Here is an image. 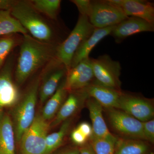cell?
I'll return each mask as SVG.
<instances>
[{
	"label": "cell",
	"instance_id": "6da1fadb",
	"mask_svg": "<svg viewBox=\"0 0 154 154\" xmlns=\"http://www.w3.org/2000/svg\"><path fill=\"white\" fill-rule=\"evenodd\" d=\"M59 45L38 41L28 34L23 35L15 71L17 85H22L37 70L54 59Z\"/></svg>",
	"mask_w": 154,
	"mask_h": 154
},
{
	"label": "cell",
	"instance_id": "7a4b0ae2",
	"mask_svg": "<svg viewBox=\"0 0 154 154\" xmlns=\"http://www.w3.org/2000/svg\"><path fill=\"white\" fill-rule=\"evenodd\" d=\"M11 14L31 36L38 41L54 43L55 32L51 25L27 1H17L11 9Z\"/></svg>",
	"mask_w": 154,
	"mask_h": 154
},
{
	"label": "cell",
	"instance_id": "3957f363",
	"mask_svg": "<svg viewBox=\"0 0 154 154\" xmlns=\"http://www.w3.org/2000/svg\"><path fill=\"white\" fill-rule=\"evenodd\" d=\"M40 82V79H36L13 108L11 119L15 139L18 143L20 142L22 134L31 125L36 116L35 109Z\"/></svg>",
	"mask_w": 154,
	"mask_h": 154
},
{
	"label": "cell",
	"instance_id": "277c9868",
	"mask_svg": "<svg viewBox=\"0 0 154 154\" xmlns=\"http://www.w3.org/2000/svg\"><path fill=\"white\" fill-rule=\"evenodd\" d=\"M95 28L88 17L80 15L75 28L58 46L54 58L64 66L67 71L70 69L72 60L77 49Z\"/></svg>",
	"mask_w": 154,
	"mask_h": 154
},
{
	"label": "cell",
	"instance_id": "5b68a950",
	"mask_svg": "<svg viewBox=\"0 0 154 154\" xmlns=\"http://www.w3.org/2000/svg\"><path fill=\"white\" fill-rule=\"evenodd\" d=\"M49 124L41 114L36 115L33 122L22 134L19 144L21 154H45Z\"/></svg>",
	"mask_w": 154,
	"mask_h": 154
},
{
	"label": "cell",
	"instance_id": "8992f818",
	"mask_svg": "<svg viewBox=\"0 0 154 154\" xmlns=\"http://www.w3.org/2000/svg\"><path fill=\"white\" fill-rule=\"evenodd\" d=\"M91 62L96 82L107 88L121 91L119 76L122 68L119 62L113 60L107 54L91 58Z\"/></svg>",
	"mask_w": 154,
	"mask_h": 154
},
{
	"label": "cell",
	"instance_id": "52a82bcc",
	"mask_svg": "<svg viewBox=\"0 0 154 154\" xmlns=\"http://www.w3.org/2000/svg\"><path fill=\"white\" fill-rule=\"evenodd\" d=\"M121 9L110 5L106 1H91L89 21L96 28L114 26L128 19Z\"/></svg>",
	"mask_w": 154,
	"mask_h": 154
},
{
	"label": "cell",
	"instance_id": "ba28073f",
	"mask_svg": "<svg viewBox=\"0 0 154 154\" xmlns=\"http://www.w3.org/2000/svg\"><path fill=\"white\" fill-rule=\"evenodd\" d=\"M13 60H10L0 70V121L5 110L13 108L21 99L20 91L13 79Z\"/></svg>",
	"mask_w": 154,
	"mask_h": 154
},
{
	"label": "cell",
	"instance_id": "9c48e42d",
	"mask_svg": "<svg viewBox=\"0 0 154 154\" xmlns=\"http://www.w3.org/2000/svg\"><path fill=\"white\" fill-rule=\"evenodd\" d=\"M116 109L128 113L142 122L154 117V107L151 101L133 94L122 92Z\"/></svg>",
	"mask_w": 154,
	"mask_h": 154
},
{
	"label": "cell",
	"instance_id": "30bf717a",
	"mask_svg": "<svg viewBox=\"0 0 154 154\" xmlns=\"http://www.w3.org/2000/svg\"><path fill=\"white\" fill-rule=\"evenodd\" d=\"M107 110L110 124L116 131L129 138L145 141L143 122L119 109L111 108Z\"/></svg>",
	"mask_w": 154,
	"mask_h": 154
},
{
	"label": "cell",
	"instance_id": "8fae6325",
	"mask_svg": "<svg viewBox=\"0 0 154 154\" xmlns=\"http://www.w3.org/2000/svg\"><path fill=\"white\" fill-rule=\"evenodd\" d=\"M66 76L65 88L68 92L88 87L95 79L91 58L82 61L70 69Z\"/></svg>",
	"mask_w": 154,
	"mask_h": 154
},
{
	"label": "cell",
	"instance_id": "7c38bea8",
	"mask_svg": "<svg viewBox=\"0 0 154 154\" xmlns=\"http://www.w3.org/2000/svg\"><path fill=\"white\" fill-rule=\"evenodd\" d=\"M107 2L121 9L127 17L140 18L154 25L152 3L140 0H106Z\"/></svg>",
	"mask_w": 154,
	"mask_h": 154
},
{
	"label": "cell",
	"instance_id": "4fadbf2b",
	"mask_svg": "<svg viewBox=\"0 0 154 154\" xmlns=\"http://www.w3.org/2000/svg\"><path fill=\"white\" fill-rule=\"evenodd\" d=\"M50 63V71L48 72L39 87V99L41 104L46 102L55 93L60 82L66 75L65 67L55 59Z\"/></svg>",
	"mask_w": 154,
	"mask_h": 154
},
{
	"label": "cell",
	"instance_id": "5bb4252c",
	"mask_svg": "<svg viewBox=\"0 0 154 154\" xmlns=\"http://www.w3.org/2000/svg\"><path fill=\"white\" fill-rule=\"evenodd\" d=\"M69 93L68 96L49 124V127L57 126L70 119L80 110L89 97L84 89L71 91Z\"/></svg>",
	"mask_w": 154,
	"mask_h": 154
},
{
	"label": "cell",
	"instance_id": "9a60e30c",
	"mask_svg": "<svg viewBox=\"0 0 154 154\" xmlns=\"http://www.w3.org/2000/svg\"><path fill=\"white\" fill-rule=\"evenodd\" d=\"M154 25L140 18L128 17L116 25L110 35L116 42L119 43L125 38L137 33L143 32H154Z\"/></svg>",
	"mask_w": 154,
	"mask_h": 154
},
{
	"label": "cell",
	"instance_id": "2e32d148",
	"mask_svg": "<svg viewBox=\"0 0 154 154\" xmlns=\"http://www.w3.org/2000/svg\"><path fill=\"white\" fill-rule=\"evenodd\" d=\"M83 89L88 97L95 99L102 107L107 109L116 108L122 92L100 85L95 80Z\"/></svg>",
	"mask_w": 154,
	"mask_h": 154
},
{
	"label": "cell",
	"instance_id": "e0dca14e",
	"mask_svg": "<svg viewBox=\"0 0 154 154\" xmlns=\"http://www.w3.org/2000/svg\"><path fill=\"white\" fill-rule=\"evenodd\" d=\"M114 26L103 28H95L91 36L83 42L75 53L72 60L71 68L89 58V54L96 45L108 35H110Z\"/></svg>",
	"mask_w": 154,
	"mask_h": 154
},
{
	"label": "cell",
	"instance_id": "ac0fdd59",
	"mask_svg": "<svg viewBox=\"0 0 154 154\" xmlns=\"http://www.w3.org/2000/svg\"><path fill=\"white\" fill-rule=\"evenodd\" d=\"M86 103L92 122L93 135L99 137L116 138L109 131L105 123L102 113V105L91 97H88Z\"/></svg>",
	"mask_w": 154,
	"mask_h": 154
},
{
	"label": "cell",
	"instance_id": "d6986e66",
	"mask_svg": "<svg viewBox=\"0 0 154 154\" xmlns=\"http://www.w3.org/2000/svg\"><path fill=\"white\" fill-rule=\"evenodd\" d=\"M15 140L12 119L5 113L0 121V154H15Z\"/></svg>",
	"mask_w": 154,
	"mask_h": 154
},
{
	"label": "cell",
	"instance_id": "ffe728a7",
	"mask_svg": "<svg viewBox=\"0 0 154 154\" xmlns=\"http://www.w3.org/2000/svg\"><path fill=\"white\" fill-rule=\"evenodd\" d=\"M68 93L65 88L64 79L43 107L41 116L45 120L47 121L55 117L65 101Z\"/></svg>",
	"mask_w": 154,
	"mask_h": 154
},
{
	"label": "cell",
	"instance_id": "44dd1931",
	"mask_svg": "<svg viewBox=\"0 0 154 154\" xmlns=\"http://www.w3.org/2000/svg\"><path fill=\"white\" fill-rule=\"evenodd\" d=\"M148 144L144 140L134 138H117L114 154H146L149 152Z\"/></svg>",
	"mask_w": 154,
	"mask_h": 154
},
{
	"label": "cell",
	"instance_id": "7402d4cb",
	"mask_svg": "<svg viewBox=\"0 0 154 154\" xmlns=\"http://www.w3.org/2000/svg\"><path fill=\"white\" fill-rule=\"evenodd\" d=\"M18 33L25 35L28 34V32L12 16L11 11L0 10V36Z\"/></svg>",
	"mask_w": 154,
	"mask_h": 154
},
{
	"label": "cell",
	"instance_id": "603a6c76",
	"mask_svg": "<svg viewBox=\"0 0 154 154\" xmlns=\"http://www.w3.org/2000/svg\"><path fill=\"white\" fill-rule=\"evenodd\" d=\"M70 119L63 122L57 131L48 135L46 139V150L45 154H52L62 144L71 125V120Z\"/></svg>",
	"mask_w": 154,
	"mask_h": 154
},
{
	"label": "cell",
	"instance_id": "cb8c5ba5",
	"mask_svg": "<svg viewBox=\"0 0 154 154\" xmlns=\"http://www.w3.org/2000/svg\"><path fill=\"white\" fill-rule=\"evenodd\" d=\"M33 8L40 14H43L51 20L57 19L61 1L60 0H33L29 1Z\"/></svg>",
	"mask_w": 154,
	"mask_h": 154
},
{
	"label": "cell",
	"instance_id": "d4e9b609",
	"mask_svg": "<svg viewBox=\"0 0 154 154\" xmlns=\"http://www.w3.org/2000/svg\"><path fill=\"white\" fill-rule=\"evenodd\" d=\"M116 139L99 137L92 135L90 138L89 143L95 154H114Z\"/></svg>",
	"mask_w": 154,
	"mask_h": 154
},
{
	"label": "cell",
	"instance_id": "484cf974",
	"mask_svg": "<svg viewBox=\"0 0 154 154\" xmlns=\"http://www.w3.org/2000/svg\"><path fill=\"white\" fill-rule=\"evenodd\" d=\"M18 43L14 36H5L0 38V70L3 66L6 58Z\"/></svg>",
	"mask_w": 154,
	"mask_h": 154
},
{
	"label": "cell",
	"instance_id": "4316f807",
	"mask_svg": "<svg viewBox=\"0 0 154 154\" xmlns=\"http://www.w3.org/2000/svg\"><path fill=\"white\" fill-rule=\"evenodd\" d=\"M143 132L145 140L152 143H154V118L143 122Z\"/></svg>",
	"mask_w": 154,
	"mask_h": 154
},
{
	"label": "cell",
	"instance_id": "83f0119b",
	"mask_svg": "<svg viewBox=\"0 0 154 154\" xmlns=\"http://www.w3.org/2000/svg\"><path fill=\"white\" fill-rule=\"evenodd\" d=\"M76 6L80 15L89 17L91 11V1L90 0H72L71 1Z\"/></svg>",
	"mask_w": 154,
	"mask_h": 154
},
{
	"label": "cell",
	"instance_id": "f1b7e54d",
	"mask_svg": "<svg viewBox=\"0 0 154 154\" xmlns=\"http://www.w3.org/2000/svg\"><path fill=\"white\" fill-rule=\"evenodd\" d=\"M71 139L74 143L77 146L84 145L87 143L88 139L77 128L72 131Z\"/></svg>",
	"mask_w": 154,
	"mask_h": 154
},
{
	"label": "cell",
	"instance_id": "f546056e",
	"mask_svg": "<svg viewBox=\"0 0 154 154\" xmlns=\"http://www.w3.org/2000/svg\"><path fill=\"white\" fill-rule=\"evenodd\" d=\"M77 128L88 139H90L93 134L92 125L87 122L80 123Z\"/></svg>",
	"mask_w": 154,
	"mask_h": 154
},
{
	"label": "cell",
	"instance_id": "4dcf8cb0",
	"mask_svg": "<svg viewBox=\"0 0 154 154\" xmlns=\"http://www.w3.org/2000/svg\"><path fill=\"white\" fill-rule=\"evenodd\" d=\"M54 152L51 154H79L80 147L78 146L67 147Z\"/></svg>",
	"mask_w": 154,
	"mask_h": 154
},
{
	"label": "cell",
	"instance_id": "1f68e13d",
	"mask_svg": "<svg viewBox=\"0 0 154 154\" xmlns=\"http://www.w3.org/2000/svg\"><path fill=\"white\" fill-rule=\"evenodd\" d=\"M17 1L0 0V10L11 11Z\"/></svg>",
	"mask_w": 154,
	"mask_h": 154
},
{
	"label": "cell",
	"instance_id": "d6a6232c",
	"mask_svg": "<svg viewBox=\"0 0 154 154\" xmlns=\"http://www.w3.org/2000/svg\"><path fill=\"white\" fill-rule=\"evenodd\" d=\"M79 154H95L89 143L87 142L80 147Z\"/></svg>",
	"mask_w": 154,
	"mask_h": 154
},
{
	"label": "cell",
	"instance_id": "836d02e7",
	"mask_svg": "<svg viewBox=\"0 0 154 154\" xmlns=\"http://www.w3.org/2000/svg\"><path fill=\"white\" fill-rule=\"evenodd\" d=\"M154 154V152H149L147 154Z\"/></svg>",
	"mask_w": 154,
	"mask_h": 154
}]
</instances>
